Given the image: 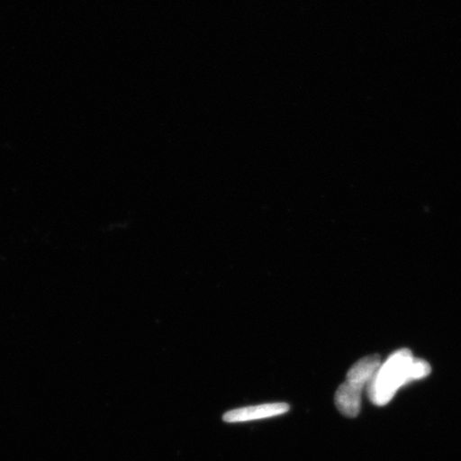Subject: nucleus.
I'll return each mask as SVG.
<instances>
[{
	"label": "nucleus",
	"mask_w": 461,
	"mask_h": 461,
	"mask_svg": "<svg viewBox=\"0 0 461 461\" xmlns=\"http://www.w3.org/2000/svg\"><path fill=\"white\" fill-rule=\"evenodd\" d=\"M382 365L380 357L376 355L367 356L358 362H356L346 376V383L353 385V387L363 391L370 384L375 373Z\"/></svg>",
	"instance_id": "nucleus-3"
},
{
	"label": "nucleus",
	"mask_w": 461,
	"mask_h": 461,
	"mask_svg": "<svg viewBox=\"0 0 461 461\" xmlns=\"http://www.w3.org/2000/svg\"><path fill=\"white\" fill-rule=\"evenodd\" d=\"M361 390L346 382L343 383L334 395L338 411L348 418L358 417L361 411Z\"/></svg>",
	"instance_id": "nucleus-4"
},
{
	"label": "nucleus",
	"mask_w": 461,
	"mask_h": 461,
	"mask_svg": "<svg viewBox=\"0 0 461 461\" xmlns=\"http://www.w3.org/2000/svg\"><path fill=\"white\" fill-rule=\"evenodd\" d=\"M430 373L429 362L414 358L409 349L397 350L382 362L367 384L368 399L374 405H387L403 385L426 378Z\"/></svg>",
	"instance_id": "nucleus-1"
},
{
	"label": "nucleus",
	"mask_w": 461,
	"mask_h": 461,
	"mask_svg": "<svg viewBox=\"0 0 461 461\" xmlns=\"http://www.w3.org/2000/svg\"><path fill=\"white\" fill-rule=\"evenodd\" d=\"M288 411L290 406L285 402L265 403V405L234 409L224 414L223 420L228 423L250 422V420L278 417Z\"/></svg>",
	"instance_id": "nucleus-2"
}]
</instances>
